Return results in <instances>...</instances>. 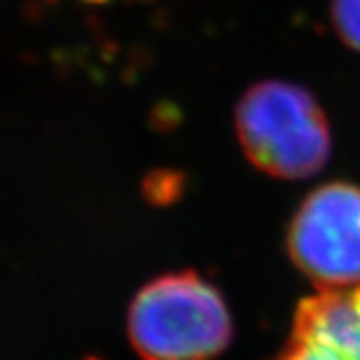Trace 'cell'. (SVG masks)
Returning <instances> with one entry per match:
<instances>
[{
  "label": "cell",
  "instance_id": "277c9868",
  "mask_svg": "<svg viewBox=\"0 0 360 360\" xmlns=\"http://www.w3.org/2000/svg\"><path fill=\"white\" fill-rule=\"evenodd\" d=\"M274 360H360V286L319 288L304 298Z\"/></svg>",
  "mask_w": 360,
  "mask_h": 360
},
{
  "label": "cell",
  "instance_id": "5b68a950",
  "mask_svg": "<svg viewBox=\"0 0 360 360\" xmlns=\"http://www.w3.org/2000/svg\"><path fill=\"white\" fill-rule=\"evenodd\" d=\"M330 16L340 40L360 52V0H333Z\"/></svg>",
  "mask_w": 360,
  "mask_h": 360
},
{
  "label": "cell",
  "instance_id": "7a4b0ae2",
  "mask_svg": "<svg viewBox=\"0 0 360 360\" xmlns=\"http://www.w3.org/2000/svg\"><path fill=\"white\" fill-rule=\"evenodd\" d=\"M231 336L222 296L194 272L155 278L130 304L129 338L142 360H212Z\"/></svg>",
  "mask_w": 360,
  "mask_h": 360
},
{
  "label": "cell",
  "instance_id": "3957f363",
  "mask_svg": "<svg viewBox=\"0 0 360 360\" xmlns=\"http://www.w3.org/2000/svg\"><path fill=\"white\" fill-rule=\"evenodd\" d=\"M288 252L319 288L360 286V186L312 191L290 222Z\"/></svg>",
  "mask_w": 360,
  "mask_h": 360
},
{
  "label": "cell",
  "instance_id": "6da1fadb",
  "mask_svg": "<svg viewBox=\"0 0 360 360\" xmlns=\"http://www.w3.org/2000/svg\"><path fill=\"white\" fill-rule=\"evenodd\" d=\"M234 124L246 158L274 179H309L333 150L322 106L292 82L264 80L246 90Z\"/></svg>",
  "mask_w": 360,
  "mask_h": 360
}]
</instances>
